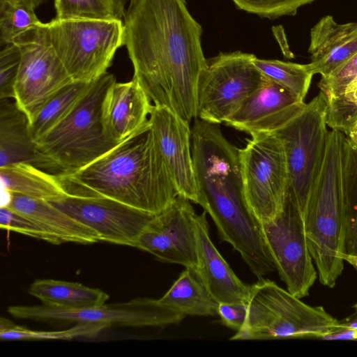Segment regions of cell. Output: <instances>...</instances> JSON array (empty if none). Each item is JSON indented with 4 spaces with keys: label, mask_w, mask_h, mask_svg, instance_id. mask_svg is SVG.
Returning <instances> with one entry per match:
<instances>
[{
    "label": "cell",
    "mask_w": 357,
    "mask_h": 357,
    "mask_svg": "<svg viewBox=\"0 0 357 357\" xmlns=\"http://www.w3.org/2000/svg\"><path fill=\"white\" fill-rule=\"evenodd\" d=\"M49 202L91 228L100 241L134 248L139 234L155 216L98 195L69 192L59 199Z\"/></svg>",
    "instance_id": "14"
},
{
    "label": "cell",
    "mask_w": 357,
    "mask_h": 357,
    "mask_svg": "<svg viewBox=\"0 0 357 357\" xmlns=\"http://www.w3.org/2000/svg\"><path fill=\"white\" fill-rule=\"evenodd\" d=\"M357 174V152L342 132H328L324 160L304 217L319 282L332 288L344 268L346 211Z\"/></svg>",
    "instance_id": "3"
},
{
    "label": "cell",
    "mask_w": 357,
    "mask_h": 357,
    "mask_svg": "<svg viewBox=\"0 0 357 357\" xmlns=\"http://www.w3.org/2000/svg\"><path fill=\"white\" fill-rule=\"evenodd\" d=\"M308 52L313 74L329 75L357 53V21L339 24L323 17L311 29Z\"/></svg>",
    "instance_id": "21"
},
{
    "label": "cell",
    "mask_w": 357,
    "mask_h": 357,
    "mask_svg": "<svg viewBox=\"0 0 357 357\" xmlns=\"http://www.w3.org/2000/svg\"><path fill=\"white\" fill-rule=\"evenodd\" d=\"M136 0H130V4L133 3Z\"/></svg>",
    "instance_id": "44"
},
{
    "label": "cell",
    "mask_w": 357,
    "mask_h": 357,
    "mask_svg": "<svg viewBox=\"0 0 357 357\" xmlns=\"http://www.w3.org/2000/svg\"><path fill=\"white\" fill-rule=\"evenodd\" d=\"M326 103L327 126L347 135L357 123V77L340 96Z\"/></svg>",
    "instance_id": "31"
},
{
    "label": "cell",
    "mask_w": 357,
    "mask_h": 357,
    "mask_svg": "<svg viewBox=\"0 0 357 357\" xmlns=\"http://www.w3.org/2000/svg\"><path fill=\"white\" fill-rule=\"evenodd\" d=\"M109 326L100 323H79L63 331H43L31 330L15 325L3 317L0 319L1 340H72L77 337H93Z\"/></svg>",
    "instance_id": "29"
},
{
    "label": "cell",
    "mask_w": 357,
    "mask_h": 357,
    "mask_svg": "<svg viewBox=\"0 0 357 357\" xmlns=\"http://www.w3.org/2000/svg\"><path fill=\"white\" fill-rule=\"evenodd\" d=\"M17 163L61 174L57 165L39 150L30 132L29 119L15 100L0 99V167Z\"/></svg>",
    "instance_id": "19"
},
{
    "label": "cell",
    "mask_w": 357,
    "mask_h": 357,
    "mask_svg": "<svg viewBox=\"0 0 357 357\" xmlns=\"http://www.w3.org/2000/svg\"><path fill=\"white\" fill-rule=\"evenodd\" d=\"M0 227L54 245L64 243L56 233L39 221L7 206L0 208Z\"/></svg>",
    "instance_id": "32"
},
{
    "label": "cell",
    "mask_w": 357,
    "mask_h": 357,
    "mask_svg": "<svg viewBox=\"0 0 357 357\" xmlns=\"http://www.w3.org/2000/svg\"><path fill=\"white\" fill-rule=\"evenodd\" d=\"M52 47L74 82L91 83L112 63L124 45L122 20H58L47 22Z\"/></svg>",
    "instance_id": "7"
},
{
    "label": "cell",
    "mask_w": 357,
    "mask_h": 357,
    "mask_svg": "<svg viewBox=\"0 0 357 357\" xmlns=\"http://www.w3.org/2000/svg\"><path fill=\"white\" fill-rule=\"evenodd\" d=\"M344 254L357 256V174L354 189L346 211Z\"/></svg>",
    "instance_id": "36"
},
{
    "label": "cell",
    "mask_w": 357,
    "mask_h": 357,
    "mask_svg": "<svg viewBox=\"0 0 357 357\" xmlns=\"http://www.w3.org/2000/svg\"><path fill=\"white\" fill-rule=\"evenodd\" d=\"M304 100L264 77L261 85L225 122L251 137L275 132L305 108Z\"/></svg>",
    "instance_id": "16"
},
{
    "label": "cell",
    "mask_w": 357,
    "mask_h": 357,
    "mask_svg": "<svg viewBox=\"0 0 357 357\" xmlns=\"http://www.w3.org/2000/svg\"><path fill=\"white\" fill-rule=\"evenodd\" d=\"M190 123L167 107L153 105L150 128L179 195L197 204Z\"/></svg>",
    "instance_id": "17"
},
{
    "label": "cell",
    "mask_w": 357,
    "mask_h": 357,
    "mask_svg": "<svg viewBox=\"0 0 357 357\" xmlns=\"http://www.w3.org/2000/svg\"><path fill=\"white\" fill-rule=\"evenodd\" d=\"M243 191L247 203L260 224L282 210L288 190L284 146L275 133L252 136L238 149Z\"/></svg>",
    "instance_id": "10"
},
{
    "label": "cell",
    "mask_w": 357,
    "mask_h": 357,
    "mask_svg": "<svg viewBox=\"0 0 357 357\" xmlns=\"http://www.w3.org/2000/svg\"><path fill=\"white\" fill-rule=\"evenodd\" d=\"M239 10L263 18L274 20L294 16L299 8L315 0H231Z\"/></svg>",
    "instance_id": "33"
},
{
    "label": "cell",
    "mask_w": 357,
    "mask_h": 357,
    "mask_svg": "<svg viewBox=\"0 0 357 357\" xmlns=\"http://www.w3.org/2000/svg\"><path fill=\"white\" fill-rule=\"evenodd\" d=\"M342 258L344 261H347L349 264L353 265L357 270V256L347 255L343 254Z\"/></svg>",
    "instance_id": "41"
},
{
    "label": "cell",
    "mask_w": 357,
    "mask_h": 357,
    "mask_svg": "<svg viewBox=\"0 0 357 357\" xmlns=\"http://www.w3.org/2000/svg\"><path fill=\"white\" fill-rule=\"evenodd\" d=\"M354 308L356 309V312H357V303H356L355 305H354Z\"/></svg>",
    "instance_id": "43"
},
{
    "label": "cell",
    "mask_w": 357,
    "mask_h": 357,
    "mask_svg": "<svg viewBox=\"0 0 357 357\" xmlns=\"http://www.w3.org/2000/svg\"><path fill=\"white\" fill-rule=\"evenodd\" d=\"M254 64L264 77L304 100L314 75L309 64H299L257 56Z\"/></svg>",
    "instance_id": "27"
},
{
    "label": "cell",
    "mask_w": 357,
    "mask_h": 357,
    "mask_svg": "<svg viewBox=\"0 0 357 357\" xmlns=\"http://www.w3.org/2000/svg\"><path fill=\"white\" fill-rule=\"evenodd\" d=\"M357 77V53L326 76L318 84L326 101L340 96L346 87Z\"/></svg>",
    "instance_id": "34"
},
{
    "label": "cell",
    "mask_w": 357,
    "mask_h": 357,
    "mask_svg": "<svg viewBox=\"0 0 357 357\" xmlns=\"http://www.w3.org/2000/svg\"><path fill=\"white\" fill-rule=\"evenodd\" d=\"M327 103L320 92L303 110L275 132L281 139L288 170V192L306 214L325 153L328 133Z\"/></svg>",
    "instance_id": "8"
},
{
    "label": "cell",
    "mask_w": 357,
    "mask_h": 357,
    "mask_svg": "<svg viewBox=\"0 0 357 357\" xmlns=\"http://www.w3.org/2000/svg\"><path fill=\"white\" fill-rule=\"evenodd\" d=\"M58 176L90 195L154 215L179 195L150 126L82 169Z\"/></svg>",
    "instance_id": "2"
},
{
    "label": "cell",
    "mask_w": 357,
    "mask_h": 357,
    "mask_svg": "<svg viewBox=\"0 0 357 357\" xmlns=\"http://www.w3.org/2000/svg\"><path fill=\"white\" fill-rule=\"evenodd\" d=\"M151 100L132 77L109 87L102 105V121L108 136L119 144L149 127Z\"/></svg>",
    "instance_id": "18"
},
{
    "label": "cell",
    "mask_w": 357,
    "mask_h": 357,
    "mask_svg": "<svg viewBox=\"0 0 357 357\" xmlns=\"http://www.w3.org/2000/svg\"><path fill=\"white\" fill-rule=\"evenodd\" d=\"M261 226L275 268L287 290L298 298L308 296L318 274L308 248L303 216L288 191L280 212Z\"/></svg>",
    "instance_id": "12"
},
{
    "label": "cell",
    "mask_w": 357,
    "mask_h": 357,
    "mask_svg": "<svg viewBox=\"0 0 357 357\" xmlns=\"http://www.w3.org/2000/svg\"><path fill=\"white\" fill-rule=\"evenodd\" d=\"M1 206L30 216L56 233L64 243L92 244L100 241L97 233L47 201L2 190Z\"/></svg>",
    "instance_id": "22"
},
{
    "label": "cell",
    "mask_w": 357,
    "mask_h": 357,
    "mask_svg": "<svg viewBox=\"0 0 357 357\" xmlns=\"http://www.w3.org/2000/svg\"><path fill=\"white\" fill-rule=\"evenodd\" d=\"M20 50L15 43L0 52V99H14V86L20 63Z\"/></svg>",
    "instance_id": "35"
},
{
    "label": "cell",
    "mask_w": 357,
    "mask_h": 357,
    "mask_svg": "<svg viewBox=\"0 0 357 357\" xmlns=\"http://www.w3.org/2000/svg\"><path fill=\"white\" fill-rule=\"evenodd\" d=\"M158 300L185 317L218 314L219 303L209 291L197 268H185Z\"/></svg>",
    "instance_id": "23"
},
{
    "label": "cell",
    "mask_w": 357,
    "mask_h": 357,
    "mask_svg": "<svg viewBox=\"0 0 357 357\" xmlns=\"http://www.w3.org/2000/svg\"><path fill=\"white\" fill-rule=\"evenodd\" d=\"M346 136L349 138L354 149L357 150V123Z\"/></svg>",
    "instance_id": "39"
},
{
    "label": "cell",
    "mask_w": 357,
    "mask_h": 357,
    "mask_svg": "<svg viewBox=\"0 0 357 357\" xmlns=\"http://www.w3.org/2000/svg\"><path fill=\"white\" fill-rule=\"evenodd\" d=\"M58 20H121L112 0H54Z\"/></svg>",
    "instance_id": "30"
},
{
    "label": "cell",
    "mask_w": 357,
    "mask_h": 357,
    "mask_svg": "<svg viewBox=\"0 0 357 357\" xmlns=\"http://www.w3.org/2000/svg\"><path fill=\"white\" fill-rule=\"evenodd\" d=\"M255 57L238 50L207 59L197 86V119L220 124L237 111L263 82Z\"/></svg>",
    "instance_id": "9"
},
{
    "label": "cell",
    "mask_w": 357,
    "mask_h": 357,
    "mask_svg": "<svg viewBox=\"0 0 357 357\" xmlns=\"http://www.w3.org/2000/svg\"><path fill=\"white\" fill-rule=\"evenodd\" d=\"M343 331H351L353 334L356 335L357 337V323L356 324H346L341 323Z\"/></svg>",
    "instance_id": "40"
},
{
    "label": "cell",
    "mask_w": 357,
    "mask_h": 357,
    "mask_svg": "<svg viewBox=\"0 0 357 357\" xmlns=\"http://www.w3.org/2000/svg\"><path fill=\"white\" fill-rule=\"evenodd\" d=\"M218 315L223 325L238 331L241 328L245 320L247 305L245 303H220Z\"/></svg>",
    "instance_id": "37"
},
{
    "label": "cell",
    "mask_w": 357,
    "mask_h": 357,
    "mask_svg": "<svg viewBox=\"0 0 357 357\" xmlns=\"http://www.w3.org/2000/svg\"><path fill=\"white\" fill-rule=\"evenodd\" d=\"M206 212L197 215L196 230L198 266L209 291L220 303H245L250 287L242 282L213 243Z\"/></svg>",
    "instance_id": "20"
},
{
    "label": "cell",
    "mask_w": 357,
    "mask_h": 357,
    "mask_svg": "<svg viewBox=\"0 0 357 357\" xmlns=\"http://www.w3.org/2000/svg\"><path fill=\"white\" fill-rule=\"evenodd\" d=\"M13 43L21 54L14 100L31 121L73 79L52 45L47 23L26 32Z\"/></svg>",
    "instance_id": "11"
},
{
    "label": "cell",
    "mask_w": 357,
    "mask_h": 357,
    "mask_svg": "<svg viewBox=\"0 0 357 357\" xmlns=\"http://www.w3.org/2000/svg\"><path fill=\"white\" fill-rule=\"evenodd\" d=\"M8 312L15 318L61 323H100L121 326H165L181 322L184 315L158 299L136 298L126 302L82 308L62 309L41 305H13Z\"/></svg>",
    "instance_id": "13"
},
{
    "label": "cell",
    "mask_w": 357,
    "mask_h": 357,
    "mask_svg": "<svg viewBox=\"0 0 357 357\" xmlns=\"http://www.w3.org/2000/svg\"><path fill=\"white\" fill-rule=\"evenodd\" d=\"M93 82L73 81L45 104L30 121V132L36 143L68 115Z\"/></svg>",
    "instance_id": "26"
},
{
    "label": "cell",
    "mask_w": 357,
    "mask_h": 357,
    "mask_svg": "<svg viewBox=\"0 0 357 357\" xmlns=\"http://www.w3.org/2000/svg\"><path fill=\"white\" fill-rule=\"evenodd\" d=\"M198 194L197 204L210 215L221 240L239 252L258 279L276 269L261 224L245 199L238 169L212 170L201 180Z\"/></svg>",
    "instance_id": "4"
},
{
    "label": "cell",
    "mask_w": 357,
    "mask_h": 357,
    "mask_svg": "<svg viewBox=\"0 0 357 357\" xmlns=\"http://www.w3.org/2000/svg\"><path fill=\"white\" fill-rule=\"evenodd\" d=\"M29 293L43 305L62 309H82L105 304L109 296L99 289L80 283L52 279L36 280Z\"/></svg>",
    "instance_id": "25"
},
{
    "label": "cell",
    "mask_w": 357,
    "mask_h": 357,
    "mask_svg": "<svg viewBox=\"0 0 357 357\" xmlns=\"http://www.w3.org/2000/svg\"><path fill=\"white\" fill-rule=\"evenodd\" d=\"M34 8L45 3L46 0H26Z\"/></svg>",
    "instance_id": "42"
},
{
    "label": "cell",
    "mask_w": 357,
    "mask_h": 357,
    "mask_svg": "<svg viewBox=\"0 0 357 357\" xmlns=\"http://www.w3.org/2000/svg\"><path fill=\"white\" fill-rule=\"evenodd\" d=\"M300 299L275 282L259 278L250 287L244 324L230 340L328 338L340 331L341 322L323 307Z\"/></svg>",
    "instance_id": "5"
},
{
    "label": "cell",
    "mask_w": 357,
    "mask_h": 357,
    "mask_svg": "<svg viewBox=\"0 0 357 357\" xmlns=\"http://www.w3.org/2000/svg\"><path fill=\"white\" fill-rule=\"evenodd\" d=\"M115 82L108 72L95 80L68 115L36 142L61 174L82 169L118 144L107 134L102 121L104 99Z\"/></svg>",
    "instance_id": "6"
},
{
    "label": "cell",
    "mask_w": 357,
    "mask_h": 357,
    "mask_svg": "<svg viewBox=\"0 0 357 357\" xmlns=\"http://www.w3.org/2000/svg\"><path fill=\"white\" fill-rule=\"evenodd\" d=\"M190 200L178 195L155 215L139 234L135 248L165 263L198 266L196 219Z\"/></svg>",
    "instance_id": "15"
},
{
    "label": "cell",
    "mask_w": 357,
    "mask_h": 357,
    "mask_svg": "<svg viewBox=\"0 0 357 357\" xmlns=\"http://www.w3.org/2000/svg\"><path fill=\"white\" fill-rule=\"evenodd\" d=\"M35 8L26 0H0V45L6 46L39 26Z\"/></svg>",
    "instance_id": "28"
},
{
    "label": "cell",
    "mask_w": 357,
    "mask_h": 357,
    "mask_svg": "<svg viewBox=\"0 0 357 357\" xmlns=\"http://www.w3.org/2000/svg\"><path fill=\"white\" fill-rule=\"evenodd\" d=\"M114 4L117 16L122 20L126 12V3L127 0H112Z\"/></svg>",
    "instance_id": "38"
},
{
    "label": "cell",
    "mask_w": 357,
    "mask_h": 357,
    "mask_svg": "<svg viewBox=\"0 0 357 357\" xmlns=\"http://www.w3.org/2000/svg\"><path fill=\"white\" fill-rule=\"evenodd\" d=\"M123 19L133 78L153 105L190 123L197 117V82L207 59L202 47V26L186 1L136 0Z\"/></svg>",
    "instance_id": "1"
},
{
    "label": "cell",
    "mask_w": 357,
    "mask_h": 357,
    "mask_svg": "<svg viewBox=\"0 0 357 357\" xmlns=\"http://www.w3.org/2000/svg\"><path fill=\"white\" fill-rule=\"evenodd\" d=\"M1 190L52 202L70 192L60 177L26 163L0 167Z\"/></svg>",
    "instance_id": "24"
}]
</instances>
